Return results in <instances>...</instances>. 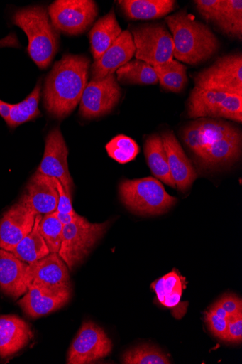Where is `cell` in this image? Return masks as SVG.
Returning <instances> with one entry per match:
<instances>
[{
    "label": "cell",
    "mask_w": 242,
    "mask_h": 364,
    "mask_svg": "<svg viewBox=\"0 0 242 364\" xmlns=\"http://www.w3.org/2000/svg\"><path fill=\"white\" fill-rule=\"evenodd\" d=\"M182 137L200 166L205 169L231 165L241 154V132L223 121L197 119L184 128Z\"/></svg>",
    "instance_id": "6da1fadb"
},
{
    "label": "cell",
    "mask_w": 242,
    "mask_h": 364,
    "mask_svg": "<svg viewBox=\"0 0 242 364\" xmlns=\"http://www.w3.org/2000/svg\"><path fill=\"white\" fill-rule=\"evenodd\" d=\"M89 66L86 56L70 54L55 63L44 87V105L50 114L61 119L77 108L88 84Z\"/></svg>",
    "instance_id": "7a4b0ae2"
},
{
    "label": "cell",
    "mask_w": 242,
    "mask_h": 364,
    "mask_svg": "<svg viewBox=\"0 0 242 364\" xmlns=\"http://www.w3.org/2000/svg\"><path fill=\"white\" fill-rule=\"evenodd\" d=\"M175 44V57L182 62L196 65L211 58L220 48L211 29L194 19L187 10L165 18Z\"/></svg>",
    "instance_id": "3957f363"
},
{
    "label": "cell",
    "mask_w": 242,
    "mask_h": 364,
    "mask_svg": "<svg viewBox=\"0 0 242 364\" xmlns=\"http://www.w3.org/2000/svg\"><path fill=\"white\" fill-rule=\"evenodd\" d=\"M11 21L25 32L30 58L40 69H47L59 48V34L48 10L40 6L21 9L14 13Z\"/></svg>",
    "instance_id": "277c9868"
},
{
    "label": "cell",
    "mask_w": 242,
    "mask_h": 364,
    "mask_svg": "<svg viewBox=\"0 0 242 364\" xmlns=\"http://www.w3.org/2000/svg\"><path fill=\"white\" fill-rule=\"evenodd\" d=\"M119 194L123 204L141 215L164 214L177 203V198L168 194L160 181L153 177L123 181Z\"/></svg>",
    "instance_id": "5b68a950"
},
{
    "label": "cell",
    "mask_w": 242,
    "mask_h": 364,
    "mask_svg": "<svg viewBox=\"0 0 242 364\" xmlns=\"http://www.w3.org/2000/svg\"><path fill=\"white\" fill-rule=\"evenodd\" d=\"M110 221L92 223L85 218H79L63 226L59 256L73 270L90 254L97 243L105 235Z\"/></svg>",
    "instance_id": "8992f818"
},
{
    "label": "cell",
    "mask_w": 242,
    "mask_h": 364,
    "mask_svg": "<svg viewBox=\"0 0 242 364\" xmlns=\"http://www.w3.org/2000/svg\"><path fill=\"white\" fill-rule=\"evenodd\" d=\"M191 119L224 118L242 121V96L194 87L187 103Z\"/></svg>",
    "instance_id": "52a82bcc"
},
{
    "label": "cell",
    "mask_w": 242,
    "mask_h": 364,
    "mask_svg": "<svg viewBox=\"0 0 242 364\" xmlns=\"http://www.w3.org/2000/svg\"><path fill=\"white\" fill-rule=\"evenodd\" d=\"M135 57L152 66L174 60L175 44L162 24H147L132 30Z\"/></svg>",
    "instance_id": "ba28073f"
},
{
    "label": "cell",
    "mask_w": 242,
    "mask_h": 364,
    "mask_svg": "<svg viewBox=\"0 0 242 364\" xmlns=\"http://www.w3.org/2000/svg\"><path fill=\"white\" fill-rule=\"evenodd\" d=\"M57 31L67 36H79L87 31L98 14V8L92 0H57L48 9Z\"/></svg>",
    "instance_id": "9c48e42d"
},
{
    "label": "cell",
    "mask_w": 242,
    "mask_h": 364,
    "mask_svg": "<svg viewBox=\"0 0 242 364\" xmlns=\"http://www.w3.org/2000/svg\"><path fill=\"white\" fill-rule=\"evenodd\" d=\"M195 87L207 90L242 96V56L241 54L219 58L210 68L197 74Z\"/></svg>",
    "instance_id": "30bf717a"
},
{
    "label": "cell",
    "mask_w": 242,
    "mask_h": 364,
    "mask_svg": "<svg viewBox=\"0 0 242 364\" xmlns=\"http://www.w3.org/2000/svg\"><path fill=\"white\" fill-rule=\"evenodd\" d=\"M112 350V341L105 330L94 322L85 321L69 348L67 363H92L108 357Z\"/></svg>",
    "instance_id": "8fae6325"
},
{
    "label": "cell",
    "mask_w": 242,
    "mask_h": 364,
    "mask_svg": "<svg viewBox=\"0 0 242 364\" xmlns=\"http://www.w3.org/2000/svg\"><path fill=\"white\" fill-rule=\"evenodd\" d=\"M121 97V89L115 75L92 80L83 92L79 114L86 119L106 115L118 105Z\"/></svg>",
    "instance_id": "7c38bea8"
},
{
    "label": "cell",
    "mask_w": 242,
    "mask_h": 364,
    "mask_svg": "<svg viewBox=\"0 0 242 364\" xmlns=\"http://www.w3.org/2000/svg\"><path fill=\"white\" fill-rule=\"evenodd\" d=\"M68 149L59 127L50 131L45 140L42 162L37 172L58 180L67 192L72 193L74 182L68 169Z\"/></svg>",
    "instance_id": "4fadbf2b"
},
{
    "label": "cell",
    "mask_w": 242,
    "mask_h": 364,
    "mask_svg": "<svg viewBox=\"0 0 242 364\" xmlns=\"http://www.w3.org/2000/svg\"><path fill=\"white\" fill-rule=\"evenodd\" d=\"M65 262L58 253H50L46 257L28 264L26 283L48 289L70 288V275Z\"/></svg>",
    "instance_id": "5bb4252c"
},
{
    "label": "cell",
    "mask_w": 242,
    "mask_h": 364,
    "mask_svg": "<svg viewBox=\"0 0 242 364\" xmlns=\"http://www.w3.org/2000/svg\"><path fill=\"white\" fill-rule=\"evenodd\" d=\"M37 215L21 203L5 212L0 218V248L12 252L31 232Z\"/></svg>",
    "instance_id": "9a60e30c"
},
{
    "label": "cell",
    "mask_w": 242,
    "mask_h": 364,
    "mask_svg": "<svg viewBox=\"0 0 242 364\" xmlns=\"http://www.w3.org/2000/svg\"><path fill=\"white\" fill-rule=\"evenodd\" d=\"M28 291L18 305L32 318L49 314L65 306L71 299L72 287L57 289L34 284L27 286Z\"/></svg>",
    "instance_id": "2e32d148"
},
{
    "label": "cell",
    "mask_w": 242,
    "mask_h": 364,
    "mask_svg": "<svg viewBox=\"0 0 242 364\" xmlns=\"http://www.w3.org/2000/svg\"><path fill=\"white\" fill-rule=\"evenodd\" d=\"M19 203L31 209L37 215L56 212L58 193L54 178L38 172L30 179Z\"/></svg>",
    "instance_id": "e0dca14e"
},
{
    "label": "cell",
    "mask_w": 242,
    "mask_h": 364,
    "mask_svg": "<svg viewBox=\"0 0 242 364\" xmlns=\"http://www.w3.org/2000/svg\"><path fill=\"white\" fill-rule=\"evenodd\" d=\"M135 46L131 32L122 31L114 44L92 65V80H97L111 75L131 60L135 55Z\"/></svg>",
    "instance_id": "ac0fdd59"
},
{
    "label": "cell",
    "mask_w": 242,
    "mask_h": 364,
    "mask_svg": "<svg viewBox=\"0 0 242 364\" xmlns=\"http://www.w3.org/2000/svg\"><path fill=\"white\" fill-rule=\"evenodd\" d=\"M161 138L167 156L171 178L177 188L182 192H185L191 188L197 179L196 171L172 132H164Z\"/></svg>",
    "instance_id": "d6986e66"
},
{
    "label": "cell",
    "mask_w": 242,
    "mask_h": 364,
    "mask_svg": "<svg viewBox=\"0 0 242 364\" xmlns=\"http://www.w3.org/2000/svg\"><path fill=\"white\" fill-rule=\"evenodd\" d=\"M33 337L29 324L18 316H0V357L2 358L19 352Z\"/></svg>",
    "instance_id": "ffe728a7"
},
{
    "label": "cell",
    "mask_w": 242,
    "mask_h": 364,
    "mask_svg": "<svg viewBox=\"0 0 242 364\" xmlns=\"http://www.w3.org/2000/svg\"><path fill=\"white\" fill-rule=\"evenodd\" d=\"M28 264L13 252L0 248V289L15 299L28 291L26 274Z\"/></svg>",
    "instance_id": "44dd1931"
},
{
    "label": "cell",
    "mask_w": 242,
    "mask_h": 364,
    "mask_svg": "<svg viewBox=\"0 0 242 364\" xmlns=\"http://www.w3.org/2000/svg\"><path fill=\"white\" fill-rule=\"evenodd\" d=\"M122 31L114 9L94 24L89 32V41L94 61L114 44Z\"/></svg>",
    "instance_id": "7402d4cb"
},
{
    "label": "cell",
    "mask_w": 242,
    "mask_h": 364,
    "mask_svg": "<svg viewBox=\"0 0 242 364\" xmlns=\"http://www.w3.org/2000/svg\"><path fill=\"white\" fill-rule=\"evenodd\" d=\"M124 15L131 20H152L174 11V0H122L119 1Z\"/></svg>",
    "instance_id": "603a6c76"
},
{
    "label": "cell",
    "mask_w": 242,
    "mask_h": 364,
    "mask_svg": "<svg viewBox=\"0 0 242 364\" xmlns=\"http://www.w3.org/2000/svg\"><path fill=\"white\" fill-rule=\"evenodd\" d=\"M145 155L155 178L172 188H177L170 176L167 156L161 136L153 135L147 139L145 144Z\"/></svg>",
    "instance_id": "cb8c5ba5"
},
{
    "label": "cell",
    "mask_w": 242,
    "mask_h": 364,
    "mask_svg": "<svg viewBox=\"0 0 242 364\" xmlns=\"http://www.w3.org/2000/svg\"><path fill=\"white\" fill-rule=\"evenodd\" d=\"M42 215H38L31 232L16 247L13 253L22 261L31 264L48 255L50 252L40 233Z\"/></svg>",
    "instance_id": "d4e9b609"
},
{
    "label": "cell",
    "mask_w": 242,
    "mask_h": 364,
    "mask_svg": "<svg viewBox=\"0 0 242 364\" xmlns=\"http://www.w3.org/2000/svg\"><path fill=\"white\" fill-rule=\"evenodd\" d=\"M41 90V82H38L36 87L23 102L17 105H10V115L6 122L10 128H16L40 116L38 107Z\"/></svg>",
    "instance_id": "484cf974"
},
{
    "label": "cell",
    "mask_w": 242,
    "mask_h": 364,
    "mask_svg": "<svg viewBox=\"0 0 242 364\" xmlns=\"http://www.w3.org/2000/svg\"><path fill=\"white\" fill-rule=\"evenodd\" d=\"M117 80L124 84L153 85L158 78L151 65L138 59L128 62L116 71Z\"/></svg>",
    "instance_id": "4316f807"
},
{
    "label": "cell",
    "mask_w": 242,
    "mask_h": 364,
    "mask_svg": "<svg viewBox=\"0 0 242 364\" xmlns=\"http://www.w3.org/2000/svg\"><path fill=\"white\" fill-rule=\"evenodd\" d=\"M158 78V82L165 90L180 92L186 87L188 78L187 68L180 61L170 62L153 66Z\"/></svg>",
    "instance_id": "83f0119b"
},
{
    "label": "cell",
    "mask_w": 242,
    "mask_h": 364,
    "mask_svg": "<svg viewBox=\"0 0 242 364\" xmlns=\"http://www.w3.org/2000/svg\"><path fill=\"white\" fill-rule=\"evenodd\" d=\"M215 23L229 37L241 40L242 2L241 0H224L221 15Z\"/></svg>",
    "instance_id": "f1b7e54d"
},
{
    "label": "cell",
    "mask_w": 242,
    "mask_h": 364,
    "mask_svg": "<svg viewBox=\"0 0 242 364\" xmlns=\"http://www.w3.org/2000/svg\"><path fill=\"white\" fill-rule=\"evenodd\" d=\"M109 156L117 162L124 164L136 157L141 149L131 138L119 135L114 138L106 146Z\"/></svg>",
    "instance_id": "f546056e"
},
{
    "label": "cell",
    "mask_w": 242,
    "mask_h": 364,
    "mask_svg": "<svg viewBox=\"0 0 242 364\" xmlns=\"http://www.w3.org/2000/svg\"><path fill=\"white\" fill-rule=\"evenodd\" d=\"M122 363L126 364H169L167 356L155 347L137 346L123 353Z\"/></svg>",
    "instance_id": "4dcf8cb0"
},
{
    "label": "cell",
    "mask_w": 242,
    "mask_h": 364,
    "mask_svg": "<svg viewBox=\"0 0 242 364\" xmlns=\"http://www.w3.org/2000/svg\"><path fill=\"white\" fill-rule=\"evenodd\" d=\"M63 225L57 218L55 212L45 215L39 224L40 233L50 253H58L62 237Z\"/></svg>",
    "instance_id": "1f68e13d"
},
{
    "label": "cell",
    "mask_w": 242,
    "mask_h": 364,
    "mask_svg": "<svg viewBox=\"0 0 242 364\" xmlns=\"http://www.w3.org/2000/svg\"><path fill=\"white\" fill-rule=\"evenodd\" d=\"M182 284L181 277L174 270L155 281L151 284V287L157 294L158 302L163 305L165 297L170 294Z\"/></svg>",
    "instance_id": "d6a6232c"
},
{
    "label": "cell",
    "mask_w": 242,
    "mask_h": 364,
    "mask_svg": "<svg viewBox=\"0 0 242 364\" xmlns=\"http://www.w3.org/2000/svg\"><path fill=\"white\" fill-rule=\"evenodd\" d=\"M194 4L197 11L207 22L215 23L222 12L224 0H197Z\"/></svg>",
    "instance_id": "836d02e7"
},
{
    "label": "cell",
    "mask_w": 242,
    "mask_h": 364,
    "mask_svg": "<svg viewBox=\"0 0 242 364\" xmlns=\"http://www.w3.org/2000/svg\"><path fill=\"white\" fill-rule=\"evenodd\" d=\"M204 319L211 332L221 341H226L227 336L228 320L219 317L207 311Z\"/></svg>",
    "instance_id": "e575fe53"
},
{
    "label": "cell",
    "mask_w": 242,
    "mask_h": 364,
    "mask_svg": "<svg viewBox=\"0 0 242 364\" xmlns=\"http://www.w3.org/2000/svg\"><path fill=\"white\" fill-rule=\"evenodd\" d=\"M54 181L58 193V204L56 211L63 214H76L72 205V193L67 192L58 180L54 178Z\"/></svg>",
    "instance_id": "d590c367"
},
{
    "label": "cell",
    "mask_w": 242,
    "mask_h": 364,
    "mask_svg": "<svg viewBox=\"0 0 242 364\" xmlns=\"http://www.w3.org/2000/svg\"><path fill=\"white\" fill-rule=\"evenodd\" d=\"M226 342L241 343L242 341V312L230 316L228 320Z\"/></svg>",
    "instance_id": "8d00e7d4"
},
{
    "label": "cell",
    "mask_w": 242,
    "mask_h": 364,
    "mask_svg": "<svg viewBox=\"0 0 242 364\" xmlns=\"http://www.w3.org/2000/svg\"><path fill=\"white\" fill-rule=\"evenodd\" d=\"M216 304L221 306L230 316L242 312L241 299L235 294H226Z\"/></svg>",
    "instance_id": "74e56055"
},
{
    "label": "cell",
    "mask_w": 242,
    "mask_h": 364,
    "mask_svg": "<svg viewBox=\"0 0 242 364\" xmlns=\"http://www.w3.org/2000/svg\"><path fill=\"white\" fill-rule=\"evenodd\" d=\"M183 284H180L170 294L165 297L163 306L169 309H175L180 304L182 295Z\"/></svg>",
    "instance_id": "f35d334b"
},
{
    "label": "cell",
    "mask_w": 242,
    "mask_h": 364,
    "mask_svg": "<svg viewBox=\"0 0 242 364\" xmlns=\"http://www.w3.org/2000/svg\"><path fill=\"white\" fill-rule=\"evenodd\" d=\"M19 48V42L15 34H10L6 38L0 41V48Z\"/></svg>",
    "instance_id": "ab89813d"
},
{
    "label": "cell",
    "mask_w": 242,
    "mask_h": 364,
    "mask_svg": "<svg viewBox=\"0 0 242 364\" xmlns=\"http://www.w3.org/2000/svg\"><path fill=\"white\" fill-rule=\"evenodd\" d=\"M55 215L57 218L60 220V222L63 225H67L69 223H72L75 221L79 216L77 213L75 215L72 214H63L58 212H55Z\"/></svg>",
    "instance_id": "60d3db41"
},
{
    "label": "cell",
    "mask_w": 242,
    "mask_h": 364,
    "mask_svg": "<svg viewBox=\"0 0 242 364\" xmlns=\"http://www.w3.org/2000/svg\"><path fill=\"white\" fill-rule=\"evenodd\" d=\"M209 311L216 316L229 320L230 316L229 314L218 304H215L210 309Z\"/></svg>",
    "instance_id": "b9f144b4"
}]
</instances>
